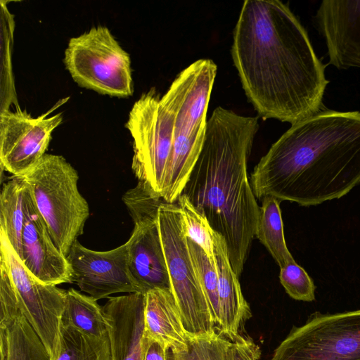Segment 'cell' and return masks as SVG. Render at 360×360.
<instances>
[{"label":"cell","mask_w":360,"mask_h":360,"mask_svg":"<svg viewBox=\"0 0 360 360\" xmlns=\"http://www.w3.org/2000/svg\"><path fill=\"white\" fill-rule=\"evenodd\" d=\"M1 360H50L40 338L24 314L0 328Z\"/></svg>","instance_id":"cell-21"},{"label":"cell","mask_w":360,"mask_h":360,"mask_svg":"<svg viewBox=\"0 0 360 360\" xmlns=\"http://www.w3.org/2000/svg\"><path fill=\"white\" fill-rule=\"evenodd\" d=\"M72 283L96 300L117 292H141L128 265L125 243L110 250L96 251L76 240L67 256Z\"/></svg>","instance_id":"cell-13"},{"label":"cell","mask_w":360,"mask_h":360,"mask_svg":"<svg viewBox=\"0 0 360 360\" xmlns=\"http://www.w3.org/2000/svg\"><path fill=\"white\" fill-rule=\"evenodd\" d=\"M27 185L20 176L4 183L0 195V233L6 236L19 257L25 219Z\"/></svg>","instance_id":"cell-20"},{"label":"cell","mask_w":360,"mask_h":360,"mask_svg":"<svg viewBox=\"0 0 360 360\" xmlns=\"http://www.w3.org/2000/svg\"><path fill=\"white\" fill-rule=\"evenodd\" d=\"M258 129L257 117L240 115L220 106L215 108L207 120L199 157L181 193L224 237L238 277L260 214L247 172Z\"/></svg>","instance_id":"cell-3"},{"label":"cell","mask_w":360,"mask_h":360,"mask_svg":"<svg viewBox=\"0 0 360 360\" xmlns=\"http://www.w3.org/2000/svg\"><path fill=\"white\" fill-rule=\"evenodd\" d=\"M231 56L245 95L263 119L292 124L321 111L329 82L325 65L281 1L243 2Z\"/></svg>","instance_id":"cell-1"},{"label":"cell","mask_w":360,"mask_h":360,"mask_svg":"<svg viewBox=\"0 0 360 360\" xmlns=\"http://www.w3.org/2000/svg\"><path fill=\"white\" fill-rule=\"evenodd\" d=\"M0 252L14 284L21 311L46 347L50 360H54L60 351V329L67 290L37 278L1 233Z\"/></svg>","instance_id":"cell-11"},{"label":"cell","mask_w":360,"mask_h":360,"mask_svg":"<svg viewBox=\"0 0 360 360\" xmlns=\"http://www.w3.org/2000/svg\"><path fill=\"white\" fill-rule=\"evenodd\" d=\"M280 202L272 196L262 198L255 236L265 246L281 269L295 260L285 243Z\"/></svg>","instance_id":"cell-22"},{"label":"cell","mask_w":360,"mask_h":360,"mask_svg":"<svg viewBox=\"0 0 360 360\" xmlns=\"http://www.w3.org/2000/svg\"><path fill=\"white\" fill-rule=\"evenodd\" d=\"M0 328H6L22 314L5 261L0 257Z\"/></svg>","instance_id":"cell-28"},{"label":"cell","mask_w":360,"mask_h":360,"mask_svg":"<svg viewBox=\"0 0 360 360\" xmlns=\"http://www.w3.org/2000/svg\"><path fill=\"white\" fill-rule=\"evenodd\" d=\"M64 63L75 82L99 94L119 98L133 94L131 59L105 26L72 37Z\"/></svg>","instance_id":"cell-7"},{"label":"cell","mask_w":360,"mask_h":360,"mask_svg":"<svg viewBox=\"0 0 360 360\" xmlns=\"http://www.w3.org/2000/svg\"><path fill=\"white\" fill-rule=\"evenodd\" d=\"M231 343L220 333L210 338L191 340L185 351L168 349V360H229Z\"/></svg>","instance_id":"cell-26"},{"label":"cell","mask_w":360,"mask_h":360,"mask_svg":"<svg viewBox=\"0 0 360 360\" xmlns=\"http://www.w3.org/2000/svg\"><path fill=\"white\" fill-rule=\"evenodd\" d=\"M158 225L171 291L189 340L215 336L216 325L197 277L177 203L162 202Z\"/></svg>","instance_id":"cell-6"},{"label":"cell","mask_w":360,"mask_h":360,"mask_svg":"<svg viewBox=\"0 0 360 360\" xmlns=\"http://www.w3.org/2000/svg\"><path fill=\"white\" fill-rule=\"evenodd\" d=\"M125 127L133 139L131 169L139 180L162 198L174 141V116L155 88L141 95Z\"/></svg>","instance_id":"cell-8"},{"label":"cell","mask_w":360,"mask_h":360,"mask_svg":"<svg viewBox=\"0 0 360 360\" xmlns=\"http://www.w3.org/2000/svg\"><path fill=\"white\" fill-rule=\"evenodd\" d=\"M102 307L109 326L111 360H143L144 295L111 297Z\"/></svg>","instance_id":"cell-16"},{"label":"cell","mask_w":360,"mask_h":360,"mask_svg":"<svg viewBox=\"0 0 360 360\" xmlns=\"http://www.w3.org/2000/svg\"><path fill=\"white\" fill-rule=\"evenodd\" d=\"M213 249L219 281V333L231 342L238 338L241 327L251 316L248 303L241 291L238 276L234 272L223 236L214 231Z\"/></svg>","instance_id":"cell-17"},{"label":"cell","mask_w":360,"mask_h":360,"mask_svg":"<svg viewBox=\"0 0 360 360\" xmlns=\"http://www.w3.org/2000/svg\"><path fill=\"white\" fill-rule=\"evenodd\" d=\"M122 200L134 224L126 242L131 276L143 294L155 288L171 290L158 225V210L163 200L141 184L129 189Z\"/></svg>","instance_id":"cell-10"},{"label":"cell","mask_w":360,"mask_h":360,"mask_svg":"<svg viewBox=\"0 0 360 360\" xmlns=\"http://www.w3.org/2000/svg\"><path fill=\"white\" fill-rule=\"evenodd\" d=\"M60 351L54 360H111L109 342L90 338L60 323Z\"/></svg>","instance_id":"cell-23"},{"label":"cell","mask_w":360,"mask_h":360,"mask_svg":"<svg viewBox=\"0 0 360 360\" xmlns=\"http://www.w3.org/2000/svg\"><path fill=\"white\" fill-rule=\"evenodd\" d=\"M270 360H360V309L313 313L292 327Z\"/></svg>","instance_id":"cell-9"},{"label":"cell","mask_w":360,"mask_h":360,"mask_svg":"<svg viewBox=\"0 0 360 360\" xmlns=\"http://www.w3.org/2000/svg\"><path fill=\"white\" fill-rule=\"evenodd\" d=\"M61 323L71 326L84 335L109 342V326L103 307L90 295L74 288L67 290Z\"/></svg>","instance_id":"cell-19"},{"label":"cell","mask_w":360,"mask_h":360,"mask_svg":"<svg viewBox=\"0 0 360 360\" xmlns=\"http://www.w3.org/2000/svg\"><path fill=\"white\" fill-rule=\"evenodd\" d=\"M216 75L210 63L195 61L178 74L162 96L174 116L173 148L164 182L169 193H181L202 150Z\"/></svg>","instance_id":"cell-4"},{"label":"cell","mask_w":360,"mask_h":360,"mask_svg":"<svg viewBox=\"0 0 360 360\" xmlns=\"http://www.w3.org/2000/svg\"><path fill=\"white\" fill-rule=\"evenodd\" d=\"M316 19L330 64L338 69L360 68V1L324 0Z\"/></svg>","instance_id":"cell-15"},{"label":"cell","mask_w":360,"mask_h":360,"mask_svg":"<svg viewBox=\"0 0 360 360\" xmlns=\"http://www.w3.org/2000/svg\"><path fill=\"white\" fill-rule=\"evenodd\" d=\"M20 259L25 266L44 283L57 285L72 283L68 259L56 245L34 206L28 186Z\"/></svg>","instance_id":"cell-14"},{"label":"cell","mask_w":360,"mask_h":360,"mask_svg":"<svg viewBox=\"0 0 360 360\" xmlns=\"http://www.w3.org/2000/svg\"><path fill=\"white\" fill-rule=\"evenodd\" d=\"M187 244L212 321L217 326L219 321V281L214 259H210L199 245L188 238Z\"/></svg>","instance_id":"cell-24"},{"label":"cell","mask_w":360,"mask_h":360,"mask_svg":"<svg viewBox=\"0 0 360 360\" xmlns=\"http://www.w3.org/2000/svg\"><path fill=\"white\" fill-rule=\"evenodd\" d=\"M360 183V112H319L287 130L255 166V197L302 206L340 198Z\"/></svg>","instance_id":"cell-2"},{"label":"cell","mask_w":360,"mask_h":360,"mask_svg":"<svg viewBox=\"0 0 360 360\" xmlns=\"http://www.w3.org/2000/svg\"><path fill=\"white\" fill-rule=\"evenodd\" d=\"M143 295L145 335L173 352L186 350L189 338L171 290L155 288Z\"/></svg>","instance_id":"cell-18"},{"label":"cell","mask_w":360,"mask_h":360,"mask_svg":"<svg viewBox=\"0 0 360 360\" xmlns=\"http://www.w3.org/2000/svg\"><path fill=\"white\" fill-rule=\"evenodd\" d=\"M182 215L186 236L199 245L211 259H214V230L207 219L184 195L176 201Z\"/></svg>","instance_id":"cell-25"},{"label":"cell","mask_w":360,"mask_h":360,"mask_svg":"<svg viewBox=\"0 0 360 360\" xmlns=\"http://www.w3.org/2000/svg\"><path fill=\"white\" fill-rule=\"evenodd\" d=\"M38 116L20 108L2 110L0 119V162L13 176L32 169L46 154L53 130L63 122V114Z\"/></svg>","instance_id":"cell-12"},{"label":"cell","mask_w":360,"mask_h":360,"mask_svg":"<svg viewBox=\"0 0 360 360\" xmlns=\"http://www.w3.org/2000/svg\"><path fill=\"white\" fill-rule=\"evenodd\" d=\"M168 348L145 335L143 360H168Z\"/></svg>","instance_id":"cell-30"},{"label":"cell","mask_w":360,"mask_h":360,"mask_svg":"<svg viewBox=\"0 0 360 360\" xmlns=\"http://www.w3.org/2000/svg\"><path fill=\"white\" fill-rule=\"evenodd\" d=\"M22 177L60 251L67 257L83 233L89 207L79 191L76 169L61 155L45 154Z\"/></svg>","instance_id":"cell-5"},{"label":"cell","mask_w":360,"mask_h":360,"mask_svg":"<svg viewBox=\"0 0 360 360\" xmlns=\"http://www.w3.org/2000/svg\"><path fill=\"white\" fill-rule=\"evenodd\" d=\"M279 278L290 297L304 302L315 300L316 286L312 279L295 261L281 268Z\"/></svg>","instance_id":"cell-27"},{"label":"cell","mask_w":360,"mask_h":360,"mask_svg":"<svg viewBox=\"0 0 360 360\" xmlns=\"http://www.w3.org/2000/svg\"><path fill=\"white\" fill-rule=\"evenodd\" d=\"M259 347L249 338L240 335L231 342L229 350V360H259Z\"/></svg>","instance_id":"cell-29"}]
</instances>
